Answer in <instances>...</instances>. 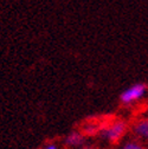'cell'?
Segmentation results:
<instances>
[{"label": "cell", "instance_id": "277c9868", "mask_svg": "<svg viewBox=\"0 0 148 149\" xmlns=\"http://www.w3.org/2000/svg\"><path fill=\"white\" fill-rule=\"evenodd\" d=\"M85 136L80 132V130H72L70 132L63 140V143L68 148H81L84 146Z\"/></svg>", "mask_w": 148, "mask_h": 149}, {"label": "cell", "instance_id": "52a82bcc", "mask_svg": "<svg viewBox=\"0 0 148 149\" xmlns=\"http://www.w3.org/2000/svg\"><path fill=\"white\" fill-rule=\"evenodd\" d=\"M42 149H59V147H58V144H56V143L50 142V143H46L45 146H43Z\"/></svg>", "mask_w": 148, "mask_h": 149}, {"label": "cell", "instance_id": "ba28073f", "mask_svg": "<svg viewBox=\"0 0 148 149\" xmlns=\"http://www.w3.org/2000/svg\"><path fill=\"white\" fill-rule=\"evenodd\" d=\"M78 149H97V148L94 147V146H91V144H84V146H82V147L78 148Z\"/></svg>", "mask_w": 148, "mask_h": 149}, {"label": "cell", "instance_id": "3957f363", "mask_svg": "<svg viewBox=\"0 0 148 149\" xmlns=\"http://www.w3.org/2000/svg\"><path fill=\"white\" fill-rule=\"evenodd\" d=\"M147 90H148L147 84L135 83L129 88H127L120 95V101L123 105H131V104L138 102L139 100H141L147 92Z\"/></svg>", "mask_w": 148, "mask_h": 149}, {"label": "cell", "instance_id": "6da1fadb", "mask_svg": "<svg viewBox=\"0 0 148 149\" xmlns=\"http://www.w3.org/2000/svg\"><path fill=\"white\" fill-rule=\"evenodd\" d=\"M128 130V123L123 118H110L101 132V136L110 144L119 143Z\"/></svg>", "mask_w": 148, "mask_h": 149}, {"label": "cell", "instance_id": "5b68a950", "mask_svg": "<svg viewBox=\"0 0 148 149\" xmlns=\"http://www.w3.org/2000/svg\"><path fill=\"white\" fill-rule=\"evenodd\" d=\"M133 133L142 140H147L148 141V118H141L138 120L134 124H133Z\"/></svg>", "mask_w": 148, "mask_h": 149}, {"label": "cell", "instance_id": "8992f818", "mask_svg": "<svg viewBox=\"0 0 148 149\" xmlns=\"http://www.w3.org/2000/svg\"><path fill=\"white\" fill-rule=\"evenodd\" d=\"M120 149H146V148L142 146V143H140L136 140H129V141H126Z\"/></svg>", "mask_w": 148, "mask_h": 149}, {"label": "cell", "instance_id": "7a4b0ae2", "mask_svg": "<svg viewBox=\"0 0 148 149\" xmlns=\"http://www.w3.org/2000/svg\"><path fill=\"white\" fill-rule=\"evenodd\" d=\"M109 120H110L109 117L102 118L98 116H92V117H89L82 121L77 130H80L84 136H96L101 134L102 129L104 128V125L107 124Z\"/></svg>", "mask_w": 148, "mask_h": 149}]
</instances>
